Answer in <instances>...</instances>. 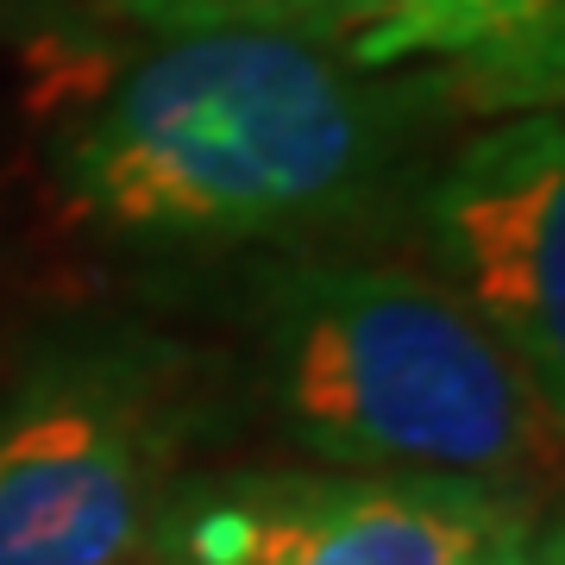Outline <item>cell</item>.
<instances>
[{
    "instance_id": "obj_1",
    "label": "cell",
    "mask_w": 565,
    "mask_h": 565,
    "mask_svg": "<svg viewBox=\"0 0 565 565\" xmlns=\"http://www.w3.org/2000/svg\"><path fill=\"white\" fill-rule=\"evenodd\" d=\"M403 132V95L345 44L182 32L88 102L57 145V177L120 239L239 245L352 214Z\"/></svg>"
},
{
    "instance_id": "obj_4",
    "label": "cell",
    "mask_w": 565,
    "mask_h": 565,
    "mask_svg": "<svg viewBox=\"0 0 565 565\" xmlns=\"http://www.w3.org/2000/svg\"><path fill=\"white\" fill-rule=\"evenodd\" d=\"M541 527L527 497L459 478L226 471L182 478L151 534L158 565H484Z\"/></svg>"
},
{
    "instance_id": "obj_5",
    "label": "cell",
    "mask_w": 565,
    "mask_h": 565,
    "mask_svg": "<svg viewBox=\"0 0 565 565\" xmlns=\"http://www.w3.org/2000/svg\"><path fill=\"white\" fill-rule=\"evenodd\" d=\"M565 139L522 114L452 151L427 202L434 282H446L553 396L565 390Z\"/></svg>"
},
{
    "instance_id": "obj_6",
    "label": "cell",
    "mask_w": 565,
    "mask_h": 565,
    "mask_svg": "<svg viewBox=\"0 0 565 565\" xmlns=\"http://www.w3.org/2000/svg\"><path fill=\"white\" fill-rule=\"evenodd\" d=\"M553 51L559 0H377V20L345 44L364 70H396L415 57H490V51Z\"/></svg>"
},
{
    "instance_id": "obj_2",
    "label": "cell",
    "mask_w": 565,
    "mask_h": 565,
    "mask_svg": "<svg viewBox=\"0 0 565 565\" xmlns=\"http://www.w3.org/2000/svg\"><path fill=\"white\" fill-rule=\"evenodd\" d=\"M258 384L327 471L459 478L527 497L559 452V396L427 270L315 258L270 289Z\"/></svg>"
},
{
    "instance_id": "obj_7",
    "label": "cell",
    "mask_w": 565,
    "mask_h": 565,
    "mask_svg": "<svg viewBox=\"0 0 565 565\" xmlns=\"http://www.w3.org/2000/svg\"><path fill=\"white\" fill-rule=\"evenodd\" d=\"M102 13L151 39L182 32H289V39L352 44L377 20V0H95Z\"/></svg>"
},
{
    "instance_id": "obj_8",
    "label": "cell",
    "mask_w": 565,
    "mask_h": 565,
    "mask_svg": "<svg viewBox=\"0 0 565 565\" xmlns=\"http://www.w3.org/2000/svg\"><path fill=\"white\" fill-rule=\"evenodd\" d=\"M484 565H559V541H553V534H541V527H527L522 541L497 546Z\"/></svg>"
},
{
    "instance_id": "obj_9",
    "label": "cell",
    "mask_w": 565,
    "mask_h": 565,
    "mask_svg": "<svg viewBox=\"0 0 565 565\" xmlns=\"http://www.w3.org/2000/svg\"><path fill=\"white\" fill-rule=\"evenodd\" d=\"M0 7H32V0H0Z\"/></svg>"
},
{
    "instance_id": "obj_3",
    "label": "cell",
    "mask_w": 565,
    "mask_h": 565,
    "mask_svg": "<svg viewBox=\"0 0 565 565\" xmlns=\"http://www.w3.org/2000/svg\"><path fill=\"white\" fill-rule=\"evenodd\" d=\"M195 408L182 345L145 333L44 345L0 390V565H145Z\"/></svg>"
}]
</instances>
